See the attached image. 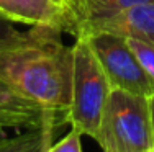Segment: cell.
<instances>
[{
	"mask_svg": "<svg viewBox=\"0 0 154 152\" xmlns=\"http://www.w3.org/2000/svg\"><path fill=\"white\" fill-rule=\"evenodd\" d=\"M72 44L74 69H72L71 106L66 119L80 136H89L98 141L102 116L112 92V85L97 59L85 33H75Z\"/></svg>",
	"mask_w": 154,
	"mask_h": 152,
	"instance_id": "obj_2",
	"label": "cell"
},
{
	"mask_svg": "<svg viewBox=\"0 0 154 152\" xmlns=\"http://www.w3.org/2000/svg\"><path fill=\"white\" fill-rule=\"evenodd\" d=\"M0 16L28 26H54L75 34L77 20L71 5L61 0H0Z\"/></svg>",
	"mask_w": 154,
	"mask_h": 152,
	"instance_id": "obj_5",
	"label": "cell"
},
{
	"mask_svg": "<svg viewBox=\"0 0 154 152\" xmlns=\"http://www.w3.org/2000/svg\"><path fill=\"white\" fill-rule=\"evenodd\" d=\"M149 101V115H151V133H152V149H154V92L148 97Z\"/></svg>",
	"mask_w": 154,
	"mask_h": 152,
	"instance_id": "obj_13",
	"label": "cell"
},
{
	"mask_svg": "<svg viewBox=\"0 0 154 152\" xmlns=\"http://www.w3.org/2000/svg\"><path fill=\"white\" fill-rule=\"evenodd\" d=\"M102 149L113 152H139L152 149L151 115L148 97L112 88L102 116Z\"/></svg>",
	"mask_w": 154,
	"mask_h": 152,
	"instance_id": "obj_3",
	"label": "cell"
},
{
	"mask_svg": "<svg viewBox=\"0 0 154 152\" xmlns=\"http://www.w3.org/2000/svg\"><path fill=\"white\" fill-rule=\"evenodd\" d=\"M45 152H82V142H80V133L71 129L69 134H66L59 142L51 146Z\"/></svg>",
	"mask_w": 154,
	"mask_h": 152,
	"instance_id": "obj_11",
	"label": "cell"
},
{
	"mask_svg": "<svg viewBox=\"0 0 154 152\" xmlns=\"http://www.w3.org/2000/svg\"><path fill=\"white\" fill-rule=\"evenodd\" d=\"M61 2H67V0H61Z\"/></svg>",
	"mask_w": 154,
	"mask_h": 152,
	"instance_id": "obj_17",
	"label": "cell"
},
{
	"mask_svg": "<svg viewBox=\"0 0 154 152\" xmlns=\"http://www.w3.org/2000/svg\"><path fill=\"white\" fill-rule=\"evenodd\" d=\"M144 2H154V0H69V5H71L77 25H79L82 21L107 18L128 8V7Z\"/></svg>",
	"mask_w": 154,
	"mask_h": 152,
	"instance_id": "obj_7",
	"label": "cell"
},
{
	"mask_svg": "<svg viewBox=\"0 0 154 152\" xmlns=\"http://www.w3.org/2000/svg\"><path fill=\"white\" fill-rule=\"evenodd\" d=\"M12 30H15V26H13L12 21H8V20H5V18L0 16V38L5 36V34H8Z\"/></svg>",
	"mask_w": 154,
	"mask_h": 152,
	"instance_id": "obj_12",
	"label": "cell"
},
{
	"mask_svg": "<svg viewBox=\"0 0 154 152\" xmlns=\"http://www.w3.org/2000/svg\"><path fill=\"white\" fill-rule=\"evenodd\" d=\"M8 137H5V136H2V134H0V149H2V147L3 146H7V144H8Z\"/></svg>",
	"mask_w": 154,
	"mask_h": 152,
	"instance_id": "obj_14",
	"label": "cell"
},
{
	"mask_svg": "<svg viewBox=\"0 0 154 152\" xmlns=\"http://www.w3.org/2000/svg\"><path fill=\"white\" fill-rule=\"evenodd\" d=\"M103 152H113V151H110V149H103Z\"/></svg>",
	"mask_w": 154,
	"mask_h": 152,
	"instance_id": "obj_16",
	"label": "cell"
},
{
	"mask_svg": "<svg viewBox=\"0 0 154 152\" xmlns=\"http://www.w3.org/2000/svg\"><path fill=\"white\" fill-rule=\"evenodd\" d=\"M67 3H69V0H67Z\"/></svg>",
	"mask_w": 154,
	"mask_h": 152,
	"instance_id": "obj_18",
	"label": "cell"
},
{
	"mask_svg": "<svg viewBox=\"0 0 154 152\" xmlns=\"http://www.w3.org/2000/svg\"><path fill=\"white\" fill-rule=\"evenodd\" d=\"M61 34L54 26H31L0 38V80L51 113L71 106L74 52Z\"/></svg>",
	"mask_w": 154,
	"mask_h": 152,
	"instance_id": "obj_1",
	"label": "cell"
},
{
	"mask_svg": "<svg viewBox=\"0 0 154 152\" xmlns=\"http://www.w3.org/2000/svg\"><path fill=\"white\" fill-rule=\"evenodd\" d=\"M139 152H154V149H148V151H139Z\"/></svg>",
	"mask_w": 154,
	"mask_h": 152,
	"instance_id": "obj_15",
	"label": "cell"
},
{
	"mask_svg": "<svg viewBox=\"0 0 154 152\" xmlns=\"http://www.w3.org/2000/svg\"><path fill=\"white\" fill-rule=\"evenodd\" d=\"M77 31L87 33H112L123 38L138 39L154 46V2H144L128 7L107 18L82 21Z\"/></svg>",
	"mask_w": 154,
	"mask_h": 152,
	"instance_id": "obj_6",
	"label": "cell"
},
{
	"mask_svg": "<svg viewBox=\"0 0 154 152\" xmlns=\"http://www.w3.org/2000/svg\"><path fill=\"white\" fill-rule=\"evenodd\" d=\"M126 41L130 44V48L133 49L139 66L143 67V70L154 82V46L149 44V43L138 41V39H130V38H126Z\"/></svg>",
	"mask_w": 154,
	"mask_h": 152,
	"instance_id": "obj_10",
	"label": "cell"
},
{
	"mask_svg": "<svg viewBox=\"0 0 154 152\" xmlns=\"http://www.w3.org/2000/svg\"><path fill=\"white\" fill-rule=\"evenodd\" d=\"M0 106L21 110V111H46L39 105H36L35 101H31L30 98H26V97L15 92L3 80H0Z\"/></svg>",
	"mask_w": 154,
	"mask_h": 152,
	"instance_id": "obj_9",
	"label": "cell"
},
{
	"mask_svg": "<svg viewBox=\"0 0 154 152\" xmlns=\"http://www.w3.org/2000/svg\"><path fill=\"white\" fill-rule=\"evenodd\" d=\"M82 33L89 38V43L107 74L112 88L143 97H149L154 92V82L139 66L126 38L112 33Z\"/></svg>",
	"mask_w": 154,
	"mask_h": 152,
	"instance_id": "obj_4",
	"label": "cell"
},
{
	"mask_svg": "<svg viewBox=\"0 0 154 152\" xmlns=\"http://www.w3.org/2000/svg\"><path fill=\"white\" fill-rule=\"evenodd\" d=\"M51 111H21L0 106V129L5 128H45L54 119Z\"/></svg>",
	"mask_w": 154,
	"mask_h": 152,
	"instance_id": "obj_8",
	"label": "cell"
}]
</instances>
